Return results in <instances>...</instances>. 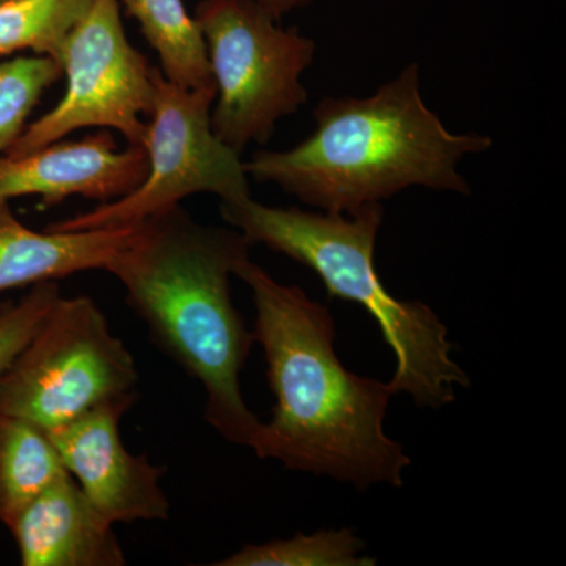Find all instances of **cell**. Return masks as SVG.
Segmentation results:
<instances>
[{"instance_id":"obj_15","label":"cell","mask_w":566,"mask_h":566,"mask_svg":"<svg viewBox=\"0 0 566 566\" xmlns=\"http://www.w3.org/2000/svg\"><path fill=\"white\" fill-rule=\"evenodd\" d=\"M92 0H0V59L48 55L61 63L66 36Z\"/></svg>"},{"instance_id":"obj_4","label":"cell","mask_w":566,"mask_h":566,"mask_svg":"<svg viewBox=\"0 0 566 566\" xmlns=\"http://www.w3.org/2000/svg\"><path fill=\"white\" fill-rule=\"evenodd\" d=\"M219 211L251 245H266L314 271L331 300L359 304L374 316L397 360L389 381L394 394H408L419 408L441 409L455 401L457 386L469 387L433 308L398 300L379 279L375 248L382 203L335 214L270 207L244 196L221 200Z\"/></svg>"},{"instance_id":"obj_3","label":"cell","mask_w":566,"mask_h":566,"mask_svg":"<svg viewBox=\"0 0 566 566\" xmlns=\"http://www.w3.org/2000/svg\"><path fill=\"white\" fill-rule=\"evenodd\" d=\"M315 129L289 150L244 161L249 180L270 182L308 207L348 214L409 188L471 193L460 164L493 147L479 133H453L424 103L420 66L409 63L365 98L322 99Z\"/></svg>"},{"instance_id":"obj_9","label":"cell","mask_w":566,"mask_h":566,"mask_svg":"<svg viewBox=\"0 0 566 566\" xmlns=\"http://www.w3.org/2000/svg\"><path fill=\"white\" fill-rule=\"evenodd\" d=\"M136 400L137 395L115 398L50 430L66 471L114 526L170 516L164 469L133 455L122 441V417Z\"/></svg>"},{"instance_id":"obj_10","label":"cell","mask_w":566,"mask_h":566,"mask_svg":"<svg viewBox=\"0 0 566 566\" xmlns=\"http://www.w3.org/2000/svg\"><path fill=\"white\" fill-rule=\"evenodd\" d=\"M139 145L118 150L107 129L81 140H59L22 155L0 156V202L40 197L57 207L70 197L107 203L132 193L147 175Z\"/></svg>"},{"instance_id":"obj_2","label":"cell","mask_w":566,"mask_h":566,"mask_svg":"<svg viewBox=\"0 0 566 566\" xmlns=\"http://www.w3.org/2000/svg\"><path fill=\"white\" fill-rule=\"evenodd\" d=\"M251 248L233 227L205 226L177 205L134 226L104 271L120 281L156 345L202 385L207 422L252 449L262 422L245 405L240 375L255 337L230 290Z\"/></svg>"},{"instance_id":"obj_5","label":"cell","mask_w":566,"mask_h":566,"mask_svg":"<svg viewBox=\"0 0 566 566\" xmlns=\"http://www.w3.org/2000/svg\"><path fill=\"white\" fill-rule=\"evenodd\" d=\"M193 18L216 87L212 132L238 153L266 144L279 122L307 103L303 74L315 61V41L252 0H200Z\"/></svg>"},{"instance_id":"obj_13","label":"cell","mask_w":566,"mask_h":566,"mask_svg":"<svg viewBox=\"0 0 566 566\" xmlns=\"http://www.w3.org/2000/svg\"><path fill=\"white\" fill-rule=\"evenodd\" d=\"M70 475L50 431L0 415V523L9 526L36 495Z\"/></svg>"},{"instance_id":"obj_6","label":"cell","mask_w":566,"mask_h":566,"mask_svg":"<svg viewBox=\"0 0 566 566\" xmlns=\"http://www.w3.org/2000/svg\"><path fill=\"white\" fill-rule=\"evenodd\" d=\"M133 354L88 296L59 297L0 376V415L54 430L96 406L137 395Z\"/></svg>"},{"instance_id":"obj_8","label":"cell","mask_w":566,"mask_h":566,"mask_svg":"<svg viewBox=\"0 0 566 566\" xmlns=\"http://www.w3.org/2000/svg\"><path fill=\"white\" fill-rule=\"evenodd\" d=\"M66 88L61 102L25 126L3 155H22L77 129H114L139 145L151 109L155 66L129 43L120 0H92L62 48Z\"/></svg>"},{"instance_id":"obj_14","label":"cell","mask_w":566,"mask_h":566,"mask_svg":"<svg viewBox=\"0 0 566 566\" xmlns=\"http://www.w3.org/2000/svg\"><path fill=\"white\" fill-rule=\"evenodd\" d=\"M159 59L167 80L186 88L212 87L207 48L185 0H120Z\"/></svg>"},{"instance_id":"obj_1","label":"cell","mask_w":566,"mask_h":566,"mask_svg":"<svg viewBox=\"0 0 566 566\" xmlns=\"http://www.w3.org/2000/svg\"><path fill=\"white\" fill-rule=\"evenodd\" d=\"M251 289L275 397L273 417L260 424L252 450L289 471L326 475L365 491L401 488L411 465L403 446L385 431L389 382L354 375L335 352L334 316L297 285H283L251 256L234 270Z\"/></svg>"},{"instance_id":"obj_11","label":"cell","mask_w":566,"mask_h":566,"mask_svg":"<svg viewBox=\"0 0 566 566\" xmlns=\"http://www.w3.org/2000/svg\"><path fill=\"white\" fill-rule=\"evenodd\" d=\"M22 566H122L120 542L76 480L63 476L9 524Z\"/></svg>"},{"instance_id":"obj_17","label":"cell","mask_w":566,"mask_h":566,"mask_svg":"<svg viewBox=\"0 0 566 566\" xmlns=\"http://www.w3.org/2000/svg\"><path fill=\"white\" fill-rule=\"evenodd\" d=\"M62 77L61 63L48 55L0 61V153L20 139L44 93Z\"/></svg>"},{"instance_id":"obj_16","label":"cell","mask_w":566,"mask_h":566,"mask_svg":"<svg viewBox=\"0 0 566 566\" xmlns=\"http://www.w3.org/2000/svg\"><path fill=\"white\" fill-rule=\"evenodd\" d=\"M364 542L353 528L296 534L264 545H245L216 566H371L376 558L364 556Z\"/></svg>"},{"instance_id":"obj_18","label":"cell","mask_w":566,"mask_h":566,"mask_svg":"<svg viewBox=\"0 0 566 566\" xmlns=\"http://www.w3.org/2000/svg\"><path fill=\"white\" fill-rule=\"evenodd\" d=\"M55 281L32 285L18 303L0 305V376L17 359L61 297Z\"/></svg>"},{"instance_id":"obj_19","label":"cell","mask_w":566,"mask_h":566,"mask_svg":"<svg viewBox=\"0 0 566 566\" xmlns=\"http://www.w3.org/2000/svg\"><path fill=\"white\" fill-rule=\"evenodd\" d=\"M252 2L262 7L274 20L282 21L286 14L303 9L307 3H311V0H252Z\"/></svg>"},{"instance_id":"obj_12","label":"cell","mask_w":566,"mask_h":566,"mask_svg":"<svg viewBox=\"0 0 566 566\" xmlns=\"http://www.w3.org/2000/svg\"><path fill=\"white\" fill-rule=\"evenodd\" d=\"M133 227L36 232L0 202V293L84 271L103 270L125 248Z\"/></svg>"},{"instance_id":"obj_7","label":"cell","mask_w":566,"mask_h":566,"mask_svg":"<svg viewBox=\"0 0 566 566\" xmlns=\"http://www.w3.org/2000/svg\"><path fill=\"white\" fill-rule=\"evenodd\" d=\"M214 98V85L181 87L155 66L151 109L142 140L148 161L144 181L122 199L51 223L48 229H123L170 210L197 193H212L221 200L251 196L241 153L212 132Z\"/></svg>"}]
</instances>
